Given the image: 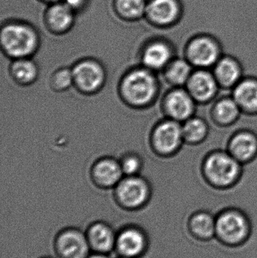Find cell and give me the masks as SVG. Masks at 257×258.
<instances>
[{"instance_id": "7", "label": "cell", "mask_w": 257, "mask_h": 258, "mask_svg": "<svg viewBox=\"0 0 257 258\" xmlns=\"http://www.w3.org/2000/svg\"><path fill=\"white\" fill-rule=\"evenodd\" d=\"M149 239L146 232L137 226H127L117 233L115 250L120 257L138 258L146 253Z\"/></svg>"}, {"instance_id": "8", "label": "cell", "mask_w": 257, "mask_h": 258, "mask_svg": "<svg viewBox=\"0 0 257 258\" xmlns=\"http://www.w3.org/2000/svg\"><path fill=\"white\" fill-rule=\"evenodd\" d=\"M187 60L199 69H207L215 66L220 59V49L218 44L208 36L194 38L188 44Z\"/></svg>"}, {"instance_id": "9", "label": "cell", "mask_w": 257, "mask_h": 258, "mask_svg": "<svg viewBox=\"0 0 257 258\" xmlns=\"http://www.w3.org/2000/svg\"><path fill=\"white\" fill-rule=\"evenodd\" d=\"M184 141L182 125L170 119L160 123L154 130L152 142L158 153L170 154L178 150Z\"/></svg>"}, {"instance_id": "3", "label": "cell", "mask_w": 257, "mask_h": 258, "mask_svg": "<svg viewBox=\"0 0 257 258\" xmlns=\"http://www.w3.org/2000/svg\"><path fill=\"white\" fill-rule=\"evenodd\" d=\"M157 91L156 80L147 70H134L127 74L122 81V95L133 105L149 104L155 98Z\"/></svg>"}, {"instance_id": "23", "label": "cell", "mask_w": 257, "mask_h": 258, "mask_svg": "<svg viewBox=\"0 0 257 258\" xmlns=\"http://www.w3.org/2000/svg\"><path fill=\"white\" fill-rule=\"evenodd\" d=\"M241 109L233 98H223L214 106V116L222 125H230L238 119Z\"/></svg>"}, {"instance_id": "31", "label": "cell", "mask_w": 257, "mask_h": 258, "mask_svg": "<svg viewBox=\"0 0 257 258\" xmlns=\"http://www.w3.org/2000/svg\"><path fill=\"white\" fill-rule=\"evenodd\" d=\"M45 1L54 2V1H57V0H45Z\"/></svg>"}, {"instance_id": "26", "label": "cell", "mask_w": 257, "mask_h": 258, "mask_svg": "<svg viewBox=\"0 0 257 258\" xmlns=\"http://www.w3.org/2000/svg\"><path fill=\"white\" fill-rule=\"evenodd\" d=\"M116 7L119 13L128 19L140 18L146 9L144 0H117Z\"/></svg>"}, {"instance_id": "14", "label": "cell", "mask_w": 257, "mask_h": 258, "mask_svg": "<svg viewBox=\"0 0 257 258\" xmlns=\"http://www.w3.org/2000/svg\"><path fill=\"white\" fill-rule=\"evenodd\" d=\"M85 234L91 250L94 252L107 254L115 249L117 233L107 223H93L89 226Z\"/></svg>"}, {"instance_id": "5", "label": "cell", "mask_w": 257, "mask_h": 258, "mask_svg": "<svg viewBox=\"0 0 257 258\" xmlns=\"http://www.w3.org/2000/svg\"><path fill=\"white\" fill-rule=\"evenodd\" d=\"M150 189L147 183L140 177L129 176L121 180L116 189V201L128 210H137L147 203Z\"/></svg>"}, {"instance_id": "30", "label": "cell", "mask_w": 257, "mask_h": 258, "mask_svg": "<svg viewBox=\"0 0 257 258\" xmlns=\"http://www.w3.org/2000/svg\"><path fill=\"white\" fill-rule=\"evenodd\" d=\"M87 258H110L107 254H101V253L95 252L94 254H89Z\"/></svg>"}, {"instance_id": "4", "label": "cell", "mask_w": 257, "mask_h": 258, "mask_svg": "<svg viewBox=\"0 0 257 258\" xmlns=\"http://www.w3.org/2000/svg\"><path fill=\"white\" fill-rule=\"evenodd\" d=\"M2 45L9 56L24 58L34 52L37 47V36L30 27L22 24H10L3 28Z\"/></svg>"}, {"instance_id": "17", "label": "cell", "mask_w": 257, "mask_h": 258, "mask_svg": "<svg viewBox=\"0 0 257 258\" xmlns=\"http://www.w3.org/2000/svg\"><path fill=\"white\" fill-rule=\"evenodd\" d=\"M241 67L235 59L220 57L214 66V75L219 86L224 88L235 87L241 79Z\"/></svg>"}, {"instance_id": "15", "label": "cell", "mask_w": 257, "mask_h": 258, "mask_svg": "<svg viewBox=\"0 0 257 258\" xmlns=\"http://www.w3.org/2000/svg\"><path fill=\"white\" fill-rule=\"evenodd\" d=\"M229 153L239 162H247L257 154V138L248 131L235 134L229 141Z\"/></svg>"}, {"instance_id": "24", "label": "cell", "mask_w": 257, "mask_h": 258, "mask_svg": "<svg viewBox=\"0 0 257 258\" xmlns=\"http://www.w3.org/2000/svg\"><path fill=\"white\" fill-rule=\"evenodd\" d=\"M184 141L190 144H198L205 139L208 126L205 121L200 118L191 117L182 125Z\"/></svg>"}, {"instance_id": "33", "label": "cell", "mask_w": 257, "mask_h": 258, "mask_svg": "<svg viewBox=\"0 0 257 258\" xmlns=\"http://www.w3.org/2000/svg\"><path fill=\"white\" fill-rule=\"evenodd\" d=\"M41 258H51V257H41Z\"/></svg>"}, {"instance_id": "21", "label": "cell", "mask_w": 257, "mask_h": 258, "mask_svg": "<svg viewBox=\"0 0 257 258\" xmlns=\"http://www.w3.org/2000/svg\"><path fill=\"white\" fill-rule=\"evenodd\" d=\"M48 25L55 31H64L69 28L73 21L72 9L65 3L55 4L47 13Z\"/></svg>"}, {"instance_id": "32", "label": "cell", "mask_w": 257, "mask_h": 258, "mask_svg": "<svg viewBox=\"0 0 257 258\" xmlns=\"http://www.w3.org/2000/svg\"><path fill=\"white\" fill-rule=\"evenodd\" d=\"M119 258H130V257H120Z\"/></svg>"}, {"instance_id": "2", "label": "cell", "mask_w": 257, "mask_h": 258, "mask_svg": "<svg viewBox=\"0 0 257 258\" xmlns=\"http://www.w3.org/2000/svg\"><path fill=\"white\" fill-rule=\"evenodd\" d=\"M241 162L229 153L217 151L205 159L203 170L207 181L219 189L232 187L238 182Z\"/></svg>"}, {"instance_id": "18", "label": "cell", "mask_w": 257, "mask_h": 258, "mask_svg": "<svg viewBox=\"0 0 257 258\" xmlns=\"http://www.w3.org/2000/svg\"><path fill=\"white\" fill-rule=\"evenodd\" d=\"M232 98L242 111L257 113V80H241L234 87Z\"/></svg>"}, {"instance_id": "16", "label": "cell", "mask_w": 257, "mask_h": 258, "mask_svg": "<svg viewBox=\"0 0 257 258\" xmlns=\"http://www.w3.org/2000/svg\"><path fill=\"white\" fill-rule=\"evenodd\" d=\"M148 18L158 25H168L175 22L180 14L176 0H152L146 6Z\"/></svg>"}, {"instance_id": "28", "label": "cell", "mask_w": 257, "mask_h": 258, "mask_svg": "<svg viewBox=\"0 0 257 258\" xmlns=\"http://www.w3.org/2000/svg\"><path fill=\"white\" fill-rule=\"evenodd\" d=\"M121 166L124 174L128 176H134V174L140 170L141 162L138 157L131 155L123 159Z\"/></svg>"}, {"instance_id": "25", "label": "cell", "mask_w": 257, "mask_h": 258, "mask_svg": "<svg viewBox=\"0 0 257 258\" xmlns=\"http://www.w3.org/2000/svg\"><path fill=\"white\" fill-rule=\"evenodd\" d=\"M11 70L14 79L23 84L32 83L37 77L36 64L27 59H18L12 64Z\"/></svg>"}, {"instance_id": "20", "label": "cell", "mask_w": 257, "mask_h": 258, "mask_svg": "<svg viewBox=\"0 0 257 258\" xmlns=\"http://www.w3.org/2000/svg\"><path fill=\"white\" fill-rule=\"evenodd\" d=\"M172 49L167 44L162 42H153L145 49L143 63L150 69H161L172 61Z\"/></svg>"}, {"instance_id": "12", "label": "cell", "mask_w": 257, "mask_h": 258, "mask_svg": "<svg viewBox=\"0 0 257 258\" xmlns=\"http://www.w3.org/2000/svg\"><path fill=\"white\" fill-rule=\"evenodd\" d=\"M211 209H200L190 214L187 230L196 240L208 242L215 239L216 213Z\"/></svg>"}, {"instance_id": "13", "label": "cell", "mask_w": 257, "mask_h": 258, "mask_svg": "<svg viewBox=\"0 0 257 258\" xmlns=\"http://www.w3.org/2000/svg\"><path fill=\"white\" fill-rule=\"evenodd\" d=\"M196 101L190 92L178 88L170 91L164 100V109L168 116L177 122H185L195 111Z\"/></svg>"}, {"instance_id": "22", "label": "cell", "mask_w": 257, "mask_h": 258, "mask_svg": "<svg viewBox=\"0 0 257 258\" xmlns=\"http://www.w3.org/2000/svg\"><path fill=\"white\" fill-rule=\"evenodd\" d=\"M193 65L188 60L176 59L166 67L165 77L172 84L177 86L187 85L193 74Z\"/></svg>"}, {"instance_id": "11", "label": "cell", "mask_w": 257, "mask_h": 258, "mask_svg": "<svg viewBox=\"0 0 257 258\" xmlns=\"http://www.w3.org/2000/svg\"><path fill=\"white\" fill-rule=\"evenodd\" d=\"M219 86L214 74L199 69L192 74L187 83V90L196 102L206 103L216 96Z\"/></svg>"}, {"instance_id": "29", "label": "cell", "mask_w": 257, "mask_h": 258, "mask_svg": "<svg viewBox=\"0 0 257 258\" xmlns=\"http://www.w3.org/2000/svg\"><path fill=\"white\" fill-rule=\"evenodd\" d=\"M64 1L65 4L73 10V9H78L82 5L84 0H64Z\"/></svg>"}, {"instance_id": "19", "label": "cell", "mask_w": 257, "mask_h": 258, "mask_svg": "<svg viewBox=\"0 0 257 258\" xmlns=\"http://www.w3.org/2000/svg\"><path fill=\"white\" fill-rule=\"evenodd\" d=\"M123 174L121 164L111 159L99 161L93 169L95 182L103 187H110L117 185L122 180Z\"/></svg>"}, {"instance_id": "1", "label": "cell", "mask_w": 257, "mask_h": 258, "mask_svg": "<svg viewBox=\"0 0 257 258\" xmlns=\"http://www.w3.org/2000/svg\"><path fill=\"white\" fill-rule=\"evenodd\" d=\"M253 224L248 211L237 206H226L216 213L215 239L222 245L238 248L251 237Z\"/></svg>"}, {"instance_id": "27", "label": "cell", "mask_w": 257, "mask_h": 258, "mask_svg": "<svg viewBox=\"0 0 257 258\" xmlns=\"http://www.w3.org/2000/svg\"><path fill=\"white\" fill-rule=\"evenodd\" d=\"M73 83L72 71L62 69L56 72L51 79V85L56 90H64L68 89Z\"/></svg>"}, {"instance_id": "10", "label": "cell", "mask_w": 257, "mask_h": 258, "mask_svg": "<svg viewBox=\"0 0 257 258\" xmlns=\"http://www.w3.org/2000/svg\"><path fill=\"white\" fill-rule=\"evenodd\" d=\"M73 83L84 92H96L102 86L105 74L102 67L94 60H83L74 67L72 71Z\"/></svg>"}, {"instance_id": "6", "label": "cell", "mask_w": 257, "mask_h": 258, "mask_svg": "<svg viewBox=\"0 0 257 258\" xmlns=\"http://www.w3.org/2000/svg\"><path fill=\"white\" fill-rule=\"evenodd\" d=\"M54 247L59 258H87L90 254L85 233L74 227L60 230L54 239Z\"/></svg>"}]
</instances>
